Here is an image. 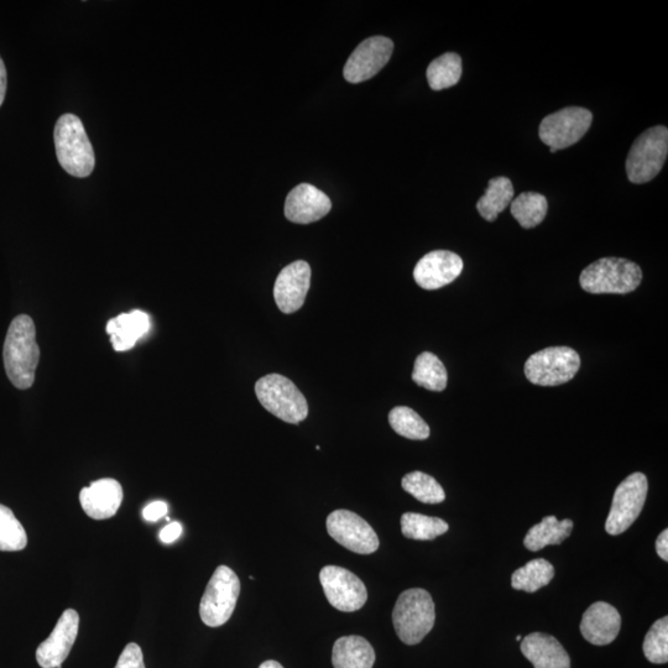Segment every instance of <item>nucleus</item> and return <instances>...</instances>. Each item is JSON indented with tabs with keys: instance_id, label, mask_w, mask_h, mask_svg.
<instances>
[{
	"instance_id": "a211bd4d",
	"label": "nucleus",
	"mask_w": 668,
	"mask_h": 668,
	"mask_svg": "<svg viewBox=\"0 0 668 668\" xmlns=\"http://www.w3.org/2000/svg\"><path fill=\"white\" fill-rule=\"evenodd\" d=\"M123 498L122 485L112 478L96 480L80 493L82 509L93 520H107L116 516Z\"/></svg>"
},
{
	"instance_id": "393cba45",
	"label": "nucleus",
	"mask_w": 668,
	"mask_h": 668,
	"mask_svg": "<svg viewBox=\"0 0 668 668\" xmlns=\"http://www.w3.org/2000/svg\"><path fill=\"white\" fill-rule=\"evenodd\" d=\"M553 577H555V567L552 566V563L544 558H537L513 573L511 586L516 591L535 593L549 586Z\"/></svg>"
},
{
	"instance_id": "7c9ffc66",
	"label": "nucleus",
	"mask_w": 668,
	"mask_h": 668,
	"mask_svg": "<svg viewBox=\"0 0 668 668\" xmlns=\"http://www.w3.org/2000/svg\"><path fill=\"white\" fill-rule=\"evenodd\" d=\"M403 489L424 504H441L446 499L441 484L429 474L412 472L403 478Z\"/></svg>"
},
{
	"instance_id": "2f4dec72",
	"label": "nucleus",
	"mask_w": 668,
	"mask_h": 668,
	"mask_svg": "<svg viewBox=\"0 0 668 668\" xmlns=\"http://www.w3.org/2000/svg\"><path fill=\"white\" fill-rule=\"evenodd\" d=\"M28 546V535L12 509L0 504V551L18 552Z\"/></svg>"
},
{
	"instance_id": "b1692460",
	"label": "nucleus",
	"mask_w": 668,
	"mask_h": 668,
	"mask_svg": "<svg viewBox=\"0 0 668 668\" xmlns=\"http://www.w3.org/2000/svg\"><path fill=\"white\" fill-rule=\"evenodd\" d=\"M514 196V186L508 177H495L489 181L485 195L477 203L479 215L485 221L494 222L499 213L505 211V208L513 202Z\"/></svg>"
},
{
	"instance_id": "58836bf2",
	"label": "nucleus",
	"mask_w": 668,
	"mask_h": 668,
	"mask_svg": "<svg viewBox=\"0 0 668 668\" xmlns=\"http://www.w3.org/2000/svg\"><path fill=\"white\" fill-rule=\"evenodd\" d=\"M259 668H284V667L283 665L279 664L278 661L268 660L263 662V664L260 665Z\"/></svg>"
},
{
	"instance_id": "ddd939ff",
	"label": "nucleus",
	"mask_w": 668,
	"mask_h": 668,
	"mask_svg": "<svg viewBox=\"0 0 668 668\" xmlns=\"http://www.w3.org/2000/svg\"><path fill=\"white\" fill-rule=\"evenodd\" d=\"M393 51V41L384 36H374L363 41L344 66V78L351 83L370 80L388 64Z\"/></svg>"
},
{
	"instance_id": "dca6fc26",
	"label": "nucleus",
	"mask_w": 668,
	"mask_h": 668,
	"mask_svg": "<svg viewBox=\"0 0 668 668\" xmlns=\"http://www.w3.org/2000/svg\"><path fill=\"white\" fill-rule=\"evenodd\" d=\"M463 260L448 250H435L416 264L414 279L425 290H438L450 285L462 274Z\"/></svg>"
},
{
	"instance_id": "20e7f679",
	"label": "nucleus",
	"mask_w": 668,
	"mask_h": 668,
	"mask_svg": "<svg viewBox=\"0 0 668 668\" xmlns=\"http://www.w3.org/2000/svg\"><path fill=\"white\" fill-rule=\"evenodd\" d=\"M643 281L638 264L620 258H603L582 271L579 284L589 294L625 295L633 292Z\"/></svg>"
},
{
	"instance_id": "7ed1b4c3",
	"label": "nucleus",
	"mask_w": 668,
	"mask_h": 668,
	"mask_svg": "<svg viewBox=\"0 0 668 668\" xmlns=\"http://www.w3.org/2000/svg\"><path fill=\"white\" fill-rule=\"evenodd\" d=\"M435 620V603L425 589H407L396 600L393 623L396 634L404 644H420L433 629Z\"/></svg>"
},
{
	"instance_id": "6ab92c4d",
	"label": "nucleus",
	"mask_w": 668,
	"mask_h": 668,
	"mask_svg": "<svg viewBox=\"0 0 668 668\" xmlns=\"http://www.w3.org/2000/svg\"><path fill=\"white\" fill-rule=\"evenodd\" d=\"M620 628V614L613 605L608 603H594L583 614L581 633L583 638L592 645L612 644L618 638Z\"/></svg>"
},
{
	"instance_id": "cd10ccee",
	"label": "nucleus",
	"mask_w": 668,
	"mask_h": 668,
	"mask_svg": "<svg viewBox=\"0 0 668 668\" xmlns=\"http://www.w3.org/2000/svg\"><path fill=\"white\" fill-rule=\"evenodd\" d=\"M462 77V59L454 52H447L433 60L427 69V80L433 91L456 86Z\"/></svg>"
},
{
	"instance_id": "473e14b6",
	"label": "nucleus",
	"mask_w": 668,
	"mask_h": 668,
	"mask_svg": "<svg viewBox=\"0 0 668 668\" xmlns=\"http://www.w3.org/2000/svg\"><path fill=\"white\" fill-rule=\"evenodd\" d=\"M646 659L651 664L662 665L668 661V618L656 621L646 634L643 645Z\"/></svg>"
},
{
	"instance_id": "c85d7f7f",
	"label": "nucleus",
	"mask_w": 668,
	"mask_h": 668,
	"mask_svg": "<svg viewBox=\"0 0 668 668\" xmlns=\"http://www.w3.org/2000/svg\"><path fill=\"white\" fill-rule=\"evenodd\" d=\"M448 529L450 526L440 518L416 513H405L401 516V531L406 539L431 541L446 534Z\"/></svg>"
},
{
	"instance_id": "9b49d317",
	"label": "nucleus",
	"mask_w": 668,
	"mask_h": 668,
	"mask_svg": "<svg viewBox=\"0 0 668 668\" xmlns=\"http://www.w3.org/2000/svg\"><path fill=\"white\" fill-rule=\"evenodd\" d=\"M327 531L339 545L358 555H370L379 549L377 532L352 511H333L327 518Z\"/></svg>"
},
{
	"instance_id": "f704fd0d",
	"label": "nucleus",
	"mask_w": 668,
	"mask_h": 668,
	"mask_svg": "<svg viewBox=\"0 0 668 668\" xmlns=\"http://www.w3.org/2000/svg\"><path fill=\"white\" fill-rule=\"evenodd\" d=\"M167 504L165 501H153L149 505L145 506L143 510V518L149 523H156L160 519H163L167 514Z\"/></svg>"
},
{
	"instance_id": "e433bc0d",
	"label": "nucleus",
	"mask_w": 668,
	"mask_h": 668,
	"mask_svg": "<svg viewBox=\"0 0 668 668\" xmlns=\"http://www.w3.org/2000/svg\"><path fill=\"white\" fill-rule=\"evenodd\" d=\"M656 551L662 560L668 561V530L662 531L660 536L657 537Z\"/></svg>"
},
{
	"instance_id": "423d86ee",
	"label": "nucleus",
	"mask_w": 668,
	"mask_h": 668,
	"mask_svg": "<svg viewBox=\"0 0 668 668\" xmlns=\"http://www.w3.org/2000/svg\"><path fill=\"white\" fill-rule=\"evenodd\" d=\"M668 154V129L664 125L647 129L635 140L626 159V174L633 184L654 180L664 167Z\"/></svg>"
},
{
	"instance_id": "412c9836",
	"label": "nucleus",
	"mask_w": 668,
	"mask_h": 668,
	"mask_svg": "<svg viewBox=\"0 0 668 668\" xmlns=\"http://www.w3.org/2000/svg\"><path fill=\"white\" fill-rule=\"evenodd\" d=\"M150 331V318L145 312L134 310L120 313L107 323V333L111 337L114 351L127 352Z\"/></svg>"
},
{
	"instance_id": "aec40b11",
	"label": "nucleus",
	"mask_w": 668,
	"mask_h": 668,
	"mask_svg": "<svg viewBox=\"0 0 668 668\" xmlns=\"http://www.w3.org/2000/svg\"><path fill=\"white\" fill-rule=\"evenodd\" d=\"M521 652L535 668H571V659L560 641L544 633L527 635Z\"/></svg>"
},
{
	"instance_id": "39448f33",
	"label": "nucleus",
	"mask_w": 668,
	"mask_h": 668,
	"mask_svg": "<svg viewBox=\"0 0 668 668\" xmlns=\"http://www.w3.org/2000/svg\"><path fill=\"white\" fill-rule=\"evenodd\" d=\"M255 394L265 410L287 424L299 425L309 415L304 394L284 375H265L255 384Z\"/></svg>"
},
{
	"instance_id": "f3484780",
	"label": "nucleus",
	"mask_w": 668,
	"mask_h": 668,
	"mask_svg": "<svg viewBox=\"0 0 668 668\" xmlns=\"http://www.w3.org/2000/svg\"><path fill=\"white\" fill-rule=\"evenodd\" d=\"M332 202L325 192L310 184L296 186L285 202V216L297 224L320 221L330 213Z\"/></svg>"
},
{
	"instance_id": "6e6552de",
	"label": "nucleus",
	"mask_w": 668,
	"mask_h": 668,
	"mask_svg": "<svg viewBox=\"0 0 668 668\" xmlns=\"http://www.w3.org/2000/svg\"><path fill=\"white\" fill-rule=\"evenodd\" d=\"M581 368V357L570 347H550L532 354L525 363L530 383L557 386L570 382Z\"/></svg>"
},
{
	"instance_id": "4be33fe9",
	"label": "nucleus",
	"mask_w": 668,
	"mask_h": 668,
	"mask_svg": "<svg viewBox=\"0 0 668 668\" xmlns=\"http://www.w3.org/2000/svg\"><path fill=\"white\" fill-rule=\"evenodd\" d=\"M375 651L362 636H343L334 643L332 665L334 668H373Z\"/></svg>"
},
{
	"instance_id": "2eb2a0df",
	"label": "nucleus",
	"mask_w": 668,
	"mask_h": 668,
	"mask_svg": "<svg viewBox=\"0 0 668 668\" xmlns=\"http://www.w3.org/2000/svg\"><path fill=\"white\" fill-rule=\"evenodd\" d=\"M311 285V266L297 260L285 266L275 281L274 299L285 315L299 311L305 304Z\"/></svg>"
},
{
	"instance_id": "4c0bfd02",
	"label": "nucleus",
	"mask_w": 668,
	"mask_h": 668,
	"mask_svg": "<svg viewBox=\"0 0 668 668\" xmlns=\"http://www.w3.org/2000/svg\"><path fill=\"white\" fill-rule=\"evenodd\" d=\"M5 93H7V70H5L4 62L0 57V106L4 102Z\"/></svg>"
},
{
	"instance_id": "f03ea898",
	"label": "nucleus",
	"mask_w": 668,
	"mask_h": 668,
	"mask_svg": "<svg viewBox=\"0 0 668 668\" xmlns=\"http://www.w3.org/2000/svg\"><path fill=\"white\" fill-rule=\"evenodd\" d=\"M57 159L67 174L88 177L95 170L96 156L81 119L64 114L57 120L54 132Z\"/></svg>"
},
{
	"instance_id": "5701e85b",
	"label": "nucleus",
	"mask_w": 668,
	"mask_h": 668,
	"mask_svg": "<svg viewBox=\"0 0 668 668\" xmlns=\"http://www.w3.org/2000/svg\"><path fill=\"white\" fill-rule=\"evenodd\" d=\"M573 521H558L556 516H546L540 524L531 527L524 540L527 550L537 552L550 545H561L571 536Z\"/></svg>"
},
{
	"instance_id": "1a4fd4ad",
	"label": "nucleus",
	"mask_w": 668,
	"mask_h": 668,
	"mask_svg": "<svg viewBox=\"0 0 668 668\" xmlns=\"http://www.w3.org/2000/svg\"><path fill=\"white\" fill-rule=\"evenodd\" d=\"M647 490H649L647 478L639 472L630 474L619 484L605 523V530L609 535L624 534L635 523L644 509Z\"/></svg>"
},
{
	"instance_id": "0eeeda50",
	"label": "nucleus",
	"mask_w": 668,
	"mask_h": 668,
	"mask_svg": "<svg viewBox=\"0 0 668 668\" xmlns=\"http://www.w3.org/2000/svg\"><path fill=\"white\" fill-rule=\"evenodd\" d=\"M240 593L239 578L227 566H219L201 599L200 617L210 628H219L232 618Z\"/></svg>"
},
{
	"instance_id": "f257e3e1",
	"label": "nucleus",
	"mask_w": 668,
	"mask_h": 668,
	"mask_svg": "<svg viewBox=\"0 0 668 668\" xmlns=\"http://www.w3.org/2000/svg\"><path fill=\"white\" fill-rule=\"evenodd\" d=\"M39 359L33 318L28 315L15 317L10 323L3 348L4 368L10 383L20 390L31 388Z\"/></svg>"
},
{
	"instance_id": "72a5a7b5",
	"label": "nucleus",
	"mask_w": 668,
	"mask_h": 668,
	"mask_svg": "<svg viewBox=\"0 0 668 668\" xmlns=\"http://www.w3.org/2000/svg\"><path fill=\"white\" fill-rule=\"evenodd\" d=\"M114 668H145L142 647L135 643L125 646Z\"/></svg>"
},
{
	"instance_id": "4468645a",
	"label": "nucleus",
	"mask_w": 668,
	"mask_h": 668,
	"mask_svg": "<svg viewBox=\"0 0 668 668\" xmlns=\"http://www.w3.org/2000/svg\"><path fill=\"white\" fill-rule=\"evenodd\" d=\"M80 629V615L73 609H67L57 621L48 639L36 650V661L41 668H62L76 643Z\"/></svg>"
},
{
	"instance_id": "c9c22d12",
	"label": "nucleus",
	"mask_w": 668,
	"mask_h": 668,
	"mask_svg": "<svg viewBox=\"0 0 668 668\" xmlns=\"http://www.w3.org/2000/svg\"><path fill=\"white\" fill-rule=\"evenodd\" d=\"M182 534V525L180 523H170L169 525H166L163 530L160 532V540L164 542V544H172V542H175L177 539Z\"/></svg>"
},
{
	"instance_id": "c756f323",
	"label": "nucleus",
	"mask_w": 668,
	"mask_h": 668,
	"mask_svg": "<svg viewBox=\"0 0 668 668\" xmlns=\"http://www.w3.org/2000/svg\"><path fill=\"white\" fill-rule=\"evenodd\" d=\"M389 424L398 435L409 440L424 441L430 437V427L416 411L407 406L394 407L389 414Z\"/></svg>"
},
{
	"instance_id": "ea45409f",
	"label": "nucleus",
	"mask_w": 668,
	"mask_h": 668,
	"mask_svg": "<svg viewBox=\"0 0 668 668\" xmlns=\"http://www.w3.org/2000/svg\"><path fill=\"white\" fill-rule=\"evenodd\" d=\"M516 640L521 641V640H523V638H521V636L518 635V636H516Z\"/></svg>"
},
{
	"instance_id": "9d476101",
	"label": "nucleus",
	"mask_w": 668,
	"mask_h": 668,
	"mask_svg": "<svg viewBox=\"0 0 668 668\" xmlns=\"http://www.w3.org/2000/svg\"><path fill=\"white\" fill-rule=\"evenodd\" d=\"M593 114L586 108L567 107L542 120L539 129L541 142L550 149L570 148L591 128Z\"/></svg>"
},
{
	"instance_id": "a878e982",
	"label": "nucleus",
	"mask_w": 668,
	"mask_h": 668,
	"mask_svg": "<svg viewBox=\"0 0 668 668\" xmlns=\"http://www.w3.org/2000/svg\"><path fill=\"white\" fill-rule=\"evenodd\" d=\"M412 380L422 388L441 393L447 388V370L435 354L424 352L416 358Z\"/></svg>"
},
{
	"instance_id": "f8f14e48",
	"label": "nucleus",
	"mask_w": 668,
	"mask_h": 668,
	"mask_svg": "<svg viewBox=\"0 0 668 668\" xmlns=\"http://www.w3.org/2000/svg\"><path fill=\"white\" fill-rule=\"evenodd\" d=\"M320 581L328 602L339 612H357L367 603L368 592L362 579L346 570V568L338 566L323 567L320 573Z\"/></svg>"
},
{
	"instance_id": "bb28decb",
	"label": "nucleus",
	"mask_w": 668,
	"mask_h": 668,
	"mask_svg": "<svg viewBox=\"0 0 668 668\" xmlns=\"http://www.w3.org/2000/svg\"><path fill=\"white\" fill-rule=\"evenodd\" d=\"M511 205V215L525 229L535 228L544 221L549 210L546 197L537 192H524Z\"/></svg>"
}]
</instances>
